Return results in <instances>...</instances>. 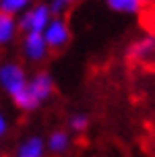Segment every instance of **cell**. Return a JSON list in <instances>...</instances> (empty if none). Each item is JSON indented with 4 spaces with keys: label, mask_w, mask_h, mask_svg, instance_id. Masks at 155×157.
<instances>
[{
    "label": "cell",
    "mask_w": 155,
    "mask_h": 157,
    "mask_svg": "<svg viewBox=\"0 0 155 157\" xmlns=\"http://www.w3.org/2000/svg\"><path fill=\"white\" fill-rule=\"evenodd\" d=\"M87 126H89V118L85 114H77L70 118V128L75 132H83V130H87Z\"/></svg>",
    "instance_id": "12"
},
{
    "label": "cell",
    "mask_w": 155,
    "mask_h": 157,
    "mask_svg": "<svg viewBox=\"0 0 155 157\" xmlns=\"http://www.w3.org/2000/svg\"><path fill=\"white\" fill-rule=\"evenodd\" d=\"M114 10H124V13H137L141 8L139 0H106Z\"/></svg>",
    "instance_id": "10"
},
{
    "label": "cell",
    "mask_w": 155,
    "mask_h": 157,
    "mask_svg": "<svg viewBox=\"0 0 155 157\" xmlns=\"http://www.w3.org/2000/svg\"><path fill=\"white\" fill-rule=\"evenodd\" d=\"M68 6H75V0H54L52 10H54V15H58V13H62L64 8H68Z\"/></svg>",
    "instance_id": "13"
},
{
    "label": "cell",
    "mask_w": 155,
    "mask_h": 157,
    "mask_svg": "<svg viewBox=\"0 0 155 157\" xmlns=\"http://www.w3.org/2000/svg\"><path fill=\"white\" fill-rule=\"evenodd\" d=\"M13 29H15L13 17L0 10V46H4V44L10 41V37H13Z\"/></svg>",
    "instance_id": "9"
},
{
    "label": "cell",
    "mask_w": 155,
    "mask_h": 157,
    "mask_svg": "<svg viewBox=\"0 0 155 157\" xmlns=\"http://www.w3.org/2000/svg\"><path fill=\"white\" fill-rule=\"evenodd\" d=\"M10 97H13V103H15L19 110H23V112H31V110H35V108L39 105V101L33 97V93L29 91L27 85H25L23 89H19L17 93H13Z\"/></svg>",
    "instance_id": "8"
},
{
    "label": "cell",
    "mask_w": 155,
    "mask_h": 157,
    "mask_svg": "<svg viewBox=\"0 0 155 157\" xmlns=\"http://www.w3.org/2000/svg\"><path fill=\"white\" fill-rule=\"evenodd\" d=\"M27 87H29V91L33 93V97H35L39 103L54 93V81H52V77H50L48 72H39V75H35L33 81L27 83Z\"/></svg>",
    "instance_id": "3"
},
{
    "label": "cell",
    "mask_w": 155,
    "mask_h": 157,
    "mask_svg": "<svg viewBox=\"0 0 155 157\" xmlns=\"http://www.w3.org/2000/svg\"><path fill=\"white\" fill-rule=\"evenodd\" d=\"M0 85H2L4 91H8V95H13L19 89H23L27 85L23 68L19 64H4L0 68Z\"/></svg>",
    "instance_id": "1"
},
{
    "label": "cell",
    "mask_w": 155,
    "mask_h": 157,
    "mask_svg": "<svg viewBox=\"0 0 155 157\" xmlns=\"http://www.w3.org/2000/svg\"><path fill=\"white\" fill-rule=\"evenodd\" d=\"M70 147V136L66 130H54V132L48 136L46 149L52 153V155H62L64 151Z\"/></svg>",
    "instance_id": "6"
},
{
    "label": "cell",
    "mask_w": 155,
    "mask_h": 157,
    "mask_svg": "<svg viewBox=\"0 0 155 157\" xmlns=\"http://www.w3.org/2000/svg\"><path fill=\"white\" fill-rule=\"evenodd\" d=\"M25 54L31 60H44L46 58V41L39 31H29L25 37Z\"/></svg>",
    "instance_id": "5"
},
{
    "label": "cell",
    "mask_w": 155,
    "mask_h": 157,
    "mask_svg": "<svg viewBox=\"0 0 155 157\" xmlns=\"http://www.w3.org/2000/svg\"><path fill=\"white\" fill-rule=\"evenodd\" d=\"M48 17H50V10H48L46 6L33 8V10H29V13L23 17L21 29H23V31L27 29V31H39L41 33V29L48 25Z\"/></svg>",
    "instance_id": "4"
},
{
    "label": "cell",
    "mask_w": 155,
    "mask_h": 157,
    "mask_svg": "<svg viewBox=\"0 0 155 157\" xmlns=\"http://www.w3.org/2000/svg\"><path fill=\"white\" fill-rule=\"evenodd\" d=\"M6 132V120H4V116L0 114V136Z\"/></svg>",
    "instance_id": "14"
},
{
    "label": "cell",
    "mask_w": 155,
    "mask_h": 157,
    "mask_svg": "<svg viewBox=\"0 0 155 157\" xmlns=\"http://www.w3.org/2000/svg\"><path fill=\"white\" fill-rule=\"evenodd\" d=\"M139 2H149V0H139Z\"/></svg>",
    "instance_id": "15"
},
{
    "label": "cell",
    "mask_w": 155,
    "mask_h": 157,
    "mask_svg": "<svg viewBox=\"0 0 155 157\" xmlns=\"http://www.w3.org/2000/svg\"><path fill=\"white\" fill-rule=\"evenodd\" d=\"M15 157H17V155H15Z\"/></svg>",
    "instance_id": "16"
},
{
    "label": "cell",
    "mask_w": 155,
    "mask_h": 157,
    "mask_svg": "<svg viewBox=\"0 0 155 157\" xmlns=\"http://www.w3.org/2000/svg\"><path fill=\"white\" fill-rule=\"evenodd\" d=\"M44 41H46V46H50L52 52H58V50L68 41V27H66V23H64L62 19L52 21L50 27H48V31H46Z\"/></svg>",
    "instance_id": "2"
},
{
    "label": "cell",
    "mask_w": 155,
    "mask_h": 157,
    "mask_svg": "<svg viewBox=\"0 0 155 157\" xmlns=\"http://www.w3.org/2000/svg\"><path fill=\"white\" fill-rule=\"evenodd\" d=\"M44 155H46V143L39 136H29L19 147V153H17V157H44Z\"/></svg>",
    "instance_id": "7"
},
{
    "label": "cell",
    "mask_w": 155,
    "mask_h": 157,
    "mask_svg": "<svg viewBox=\"0 0 155 157\" xmlns=\"http://www.w3.org/2000/svg\"><path fill=\"white\" fill-rule=\"evenodd\" d=\"M27 2H29V0H2V2H0V10L6 13V15H13L15 10L23 8Z\"/></svg>",
    "instance_id": "11"
}]
</instances>
